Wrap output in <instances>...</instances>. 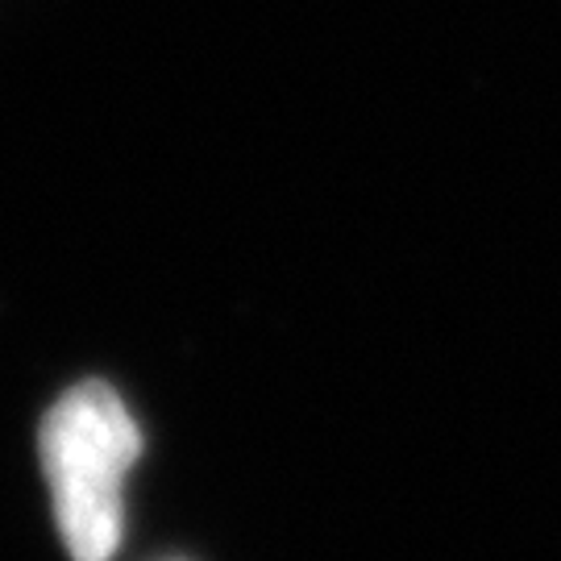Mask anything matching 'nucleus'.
Segmentation results:
<instances>
[{"label":"nucleus","instance_id":"obj_1","mask_svg":"<svg viewBox=\"0 0 561 561\" xmlns=\"http://www.w3.org/2000/svg\"><path fill=\"white\" fill-rule=\"evenodd\" d=\"M38 449L71 561H113L125 533V479L141 454L138 421L108 382H80L46 412Z\"/></svg>","mask_w":561,"mask_h":561}]
</instances>
